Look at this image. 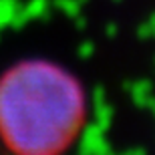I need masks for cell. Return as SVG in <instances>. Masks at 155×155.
Segmentation results:
<instances>
[{"instance_id":"1","label":"cell","mask_w":155,"mask_h":155,"mask_svg":"<svg viewBox=\"0 0 155 155\" xmlns=\"http://www.w3.org/2000/svg\"><path fill=\"white\" fill-rule=\"evenodd\" d=\"M85 93L46 61H26L0 79V139L14 155H63L85 123Z\"/></svg>"},{"instance_id":"2","label":"cell","mask_w":155,"mask_h":155,"mask_svg":"<svg viewBox=\"0 0 155 155\" xmlns=\"http://www.w3.org/2000/svg\"><path fill=\"white\" fill-rule=\"evenodd\" d=\"M20 8L22 6L18 0H0V30L4 26H10Z\"/></svg>"},{"instance_id":"3","label":"cell","mask_w":155,"mask_h":155,"mask_svg":"<svg viewBox=\"0 0 155 155\" xmlns=\"http://www.w3.org/2000/svg\"><path fill=\"white\" fill-rule=\"evenodd\" d=\"M46 0H30L28 4L24 6V12L28 18H38V16H45L46 14Z\"/></svg>"},{"instance_id":"4","label":"cell","mask_w":155,"mask_h":155,"mask_svg":"<svg viewBox=\"0 0 155 155\" xmlns=\"http://www.w3.org/2000/svg\"><path fill=\"white\" fill-rule=\"evenodd\" d=\"M79 0H54V6L61 8L64 14H69V16H77L79 14Z\"/></svg>"},{"instance_id":"5","label":"cell","mask_w":155,"mask_h":155,"mask_svg":"<svg viewBox=\"0 0 155 155\" xmlns=\"http://www.w3.org/2000/svg\"><path fill=\"white\" fill-rule=\"evenodd\" d=\"M149 28H151V32L155 35V14H151V18H149Z\"/></svg>"}]
</instances>
